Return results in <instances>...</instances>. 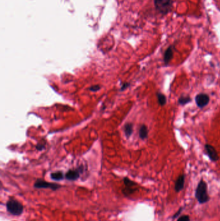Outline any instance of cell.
<instances>
[{
    "label": "cell",
    "mask_w": 220,
    "mask_h": 221,
    "mask_svg": "<svg viewBox=\"0 0 220 221\" xmlns=\"http://www.w3.org/2000/svg\"><path fill=\"white\" fill-rule=\"evenodd\" d=\"M195 197L201 204L209 201V197L207 193V184L204 181L201 180L198 183L195 192Z\"/></svg>",
    "instance_id": "6da1fadb"
},
{
    "label": "cell",
    "mask_w": 220,
    "mask_h": 221,
    "mask_svg": "<svg viewBox=\"0 0 220 221\" xmlns=\"http://www.w3.org/2000/svg\"><path fill=\"white\" fill-rule=\"evenodd\" d=\"M154 7L156 11L162 15H166L172 11V0H154Z\"/></svg>",
    "instance_id": "7a4b0ae2"
},
{
    "label": "cell",
    "mask_w": 220,
    "mask_h": 221,
    "mask_svg": "<svg viewBox=\"0 0 220 221\" xmlns=\"http://www.w3.org/2000/svg\"><path fill=\"white\" fill-rule=\"evenodd\" d=\"M6 208L8 212L14 216H20L24 211V206L15 199L8 200L6 203Z\"/></svg>",
    "instance_id": "3957f363"
},
{
    "label": "cell",
    "mask_w": 220,
    "mask_h": 221,
    "mask_svg": "<svg viewBox=\"0 0 220 221\" xmlns=\"http://www.w3.org/2000/svg\"><path fill=\"white\" fill-rule=\"evenodd\" d=\"M34 187L37 189H50L53 191H56L58 189L61 188V186L60 184H56V183H50L46 182L43 180H41V179H38L34 184Z\"/></svg>",
    "instance_id": "277c9868"
},
{
    "label": "cell",
    "mask_w": 220,
    "mask_h": 221,
    "mask_svg": "<svg viewBox=\"0 0 220 221\" xmlns=\"http://www.w3.org/2000/svg\"><path fill=\"white\" fill-rule=\"evenodd\" d=\"M123 182H124L125 186V187L122 190L123 195L125 196H129L132 194L133 193H134V191L136 190V188H135V187L137 186L136 182L130 180L127 177L123 178Z\"/></svg>",
    "instance_id": "5b68a950"
},
{
    "label": "cell",
    "mask_w": 220,
    "mask_h": 221,
    "mask_svg": "<svg viewBox=\"0 0 220 221\" xmlns=\"http://www.w3.org/2000/svg\"><path fill=\"white\" fill-rule=\"evenodd\" d=\"M195 101L198 107L203 108L209 103L210 98L207 94L200 93L196 96Z\"/></svg>",
    "instance_id": "8992f818"
},
{
    "label": "cell",
    "mask_w": 220,
    "mask_h": 221,
    "mask_svg": "<svg viewBox=\"0 0 220 221\" xmlns=\"http://www.w3.org/2000/svg\"><path fill=\"white\" fill-rule=\"evenodd\" d=\"M205 149L210 160L212 161V162H216L219 160L218 152L214 146L210 144H205Z\"/></svg>",
    "instance_id": "52a82bcc"
},
{
    "label": "cell",
    "mask_w": 220,
    "mask_h": 221,
    "mask_svg": "<svg viewBox=\"0 0 220 221\" xmlns=\"http://www.w3.org/2000/svg\"><path fill=\"white\" fill-rule=\"evenodd\" d=\"M80 171L79 169H70L65 174V178L68 181H74L80 177Z\"/></svg>",
    "instance_id": "ba28073f"
},
{
    "label": "cell",
    "mask_w": 220,
    "mask_h": 221,
    "mask_svg": "<svg viewBox=\"0 0 220 221\" xmlns=\"http://www.w3.org/2000/svg\"><path fill=\"white\" fill-rule=\"evenodd\" d=\"M173 46H170L168 47L165 51L163 55V62L165 65H168V64L170 63V62L172 60V57H173Z\"/></svg>",
    "instance_id": "9c48e42d"
},
{
    "label": "cell",
    "mask_w": 220,
    "mask_h": 221,
    "mask_svg": "<svg viewBox=\"0 0 220 221\" xmlns=\"http://www.w3.org/2000/svg\"><path fill=\"white\" fill-rule=\"evenodd\" d=\"M185 180V175L184 174H182L178 177L175 183V187H174L175 191L176 192L181 191L183 189V187H184Z\"/></svg>",
    "instance_id": "30bf717a"
},
{
    "label": "cell",
    "mask_w": 220,
    "mask_h": 221,
    "mask_svg": "<svg viewBox=\"0 0 220 221\" xmlns=\"http://www.w3.org/2000/svg\"><path fill=\"white\" fill-rule=\"evenodd\" d=\"M148 134H149V131H148V128L145 125H142L139 130V135L140 139L142 140H145L146 139V138L148 137Z\"/></svg>",
    "instance_id": "8fae6325"
},
{
    "label": "cell",
    "mask_w": 220,
    "mask_h": 221,
    "mask_svg": "<svg viewBox=\"0 0 220 221\" xmlns=\"http://www.w3.org/2000/svg\"><path fill=\"white\" fill-rule=\"evenodd\" d=\"M156 95H157V98H158V104L161 105V106H164V105H165L167 103L166 96H165V94H163V93H160V92H158V93H156Z\"/></svg>",
    "instance_id": "7c38bea8"
},
{
    "label": "cell",
    "mask_w": 220,
    "mask_h": 221,
    "mask_svg": "<svg viewBox=\"0 0 220 221\" xmlns=\"http://www.w3.org/2000/svg\"><path fill=\"white\" fill-rule=\"evenodd\" d=\"M50 177H51V178L54 181H59L63 180L64 175H63V173L62 171H59L52 173L51 174H50Z\"/></svg>",
    "instance_id": "4fadbf2b"
},
{
    "label": "cell",
    "mask_w": 220,
    "mask_h": 221,
    "mask_svg": "<svg viewBox=\"0 0 220 221\" xmlns=\"http://www.w3.org/2000/svg\"><path fill=\"white\" fill-rule=\"evenodd\" d=\"M124 132L127 137L130 136L133 132V125L131 123H126L124 126Z\"/></svg>",
    "instance_id": "5bb4252c"
},
{
    "label": "cell",
    "mask_w": 220,
    "mask_h": 221,
    "mask_svg": "<svg viewBox=\"0 0 220 221\" xmlns=\"http://www.w3.org/2000/svg\"><path fill=\"white\" fill-rule=\"evenodd\" d=\"M191 102V98L189 96H181L178 99V104L180 105H184Z\"/></svg>",
    "instance_id": "9a60e30c"
},
{
    "label": "cell",
    "mask_w": 220,
    "mask_h": 221,
    "mask_svg": "<svg viewBox=\"0 0 220 221\" xmlns=\"http://www.w3.org/2000/svg\"><path fill=\"white\" fill-rule=\"evenodd\" d=\"M177 221H190V218L189 215H183L179 217Z\"/></svg>",
    "instance_id": "2e32d148"
},
{
    "label": "cell",
    "mask_w": 220,
    "mask_h": 221,
    "mask_svg": "<svg viewBox=\"0 0 220 221\" xmlns=\"http://www.w3.org/2000/svg\"><path fill=\"white\" fill-rule=\"evenodd\" d=\"M100 88H101V87L99 85H95L90 87L89 88V90L91 91L96 92V91H99L100 89Z\"/></svg>",
    "instance_id": "e0dca14e"
},
{
    "label": "cell",
    "mask_w": 220,
    "mask_h": 221,
    "mask_svg": "<svg viewBox=\"0 0 220 221\" xmlns=\"http://www.w3.org/2000/svg\"><path fill=\"white\" fill-rule=\"evenodd\" d=\"M129 85H130V84H129V83H125V84H123L122 85V87H121V91L125 90V89H127V87H129Z\"/></svg>",
    "instance_id": "ac0fdd59"
},
{
    "label": "cell",
    "mask_w": 220,
    "mask_h": 221,
    "mask_svg": "<svg viewBox=\"0 0 220 221\" xmlns=\"http://www.w3.org/2000/svg\"><path fill=\"white\" fill-rule=\"evenodd\" d=\"M182 209H183L182 208H180V210H179L178 211V212H177L173 216V219H176V218H177V217H178L179 215H180V214L181 213V211H182Z\"/></svg>",
    "instance_id": "d6986e66"
},
{
    "label": "cell",
    "mask_w": 220,
    "mask_h": 221,
    "mask_svg": "<svg viewBox=\"0 0 220 221\" xmlns=\"http://www.w3.org/2000/svg\"><path fill=\"white\" fill-rule=\"evenodd\" d=\"M36 148H37V149H38V150H39V151H41V150H42V149H43L45 148V147H44V146H42V145L38 144V145H37V146H36Z\"/></svg>",
    "instance_id": "ffe728a7"
}]
</instances>
